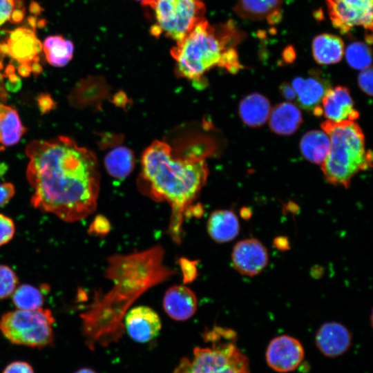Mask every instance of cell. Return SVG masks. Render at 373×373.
<instances>
[{"label":"cell","mask_w":373,"mask_h":373,"mask_svg":"<svg viewBox=\"0 0 373 373\" xmlns=\"http://www.w3.org/2000/svg\"><path fill=\"white\" fill-rule=\"evenodd\" d=\"M28 181L33 189L31 204L67 222L93 213L99 192L95 154L72 138L58 136L34 140L26 149Z\"/></svg>","instance_id":"cell-1"},{"label":"cell","mask_w":373,"mask_h":373,"mask_svg":"<svg viewBox=\"0 0 373 373\" xmlns=\"http://www.w3.org/2000/svg\"><path fill=\"white\" fill-rule=\"evenodd\" d=\"M214 144L207 140L176 152L168 143L155 140L142 155L141 180L146 192L153 199L168 202L172 209L170 233L180 240L183 217L189 212H200L194 205L208 177L205 158L215 151ZM201 213V212H200Z\"/></svg>","instance_id":"cell-2"},{"label":"cell","mask_w":373,"mask_h":373,"mask_svg":"<svg viewBox=\"0 0 373 373\" xmlns=\"http://www.w3.org/2000/svg\"><path fill=\"white\" fill-rule=\"evenodd\" d=\"M245 34L232 21L211 25L204 18L171 49L176 75L198 84L215 67L236 73L243 68L236 50Z\"/></svg>","instance_id":"cell-3"},{"label":"cell","mask_w":373,"mask_h":373,"mask_svg":"<svg viewBox=\"0 0 373 373\" xmlns=\"http://www.w3.org/2000/svg\"><path fill=\"white\" fill-rule=\"evenodd\" d=\"M329 136V153L321 165L325 180L334 186L348 188L353 177L372 166V153L365 152V136L353 121L327 120L321 124Z\"/></svg>","instance_id":"cell-4"},{"label":"cell","mask_w":373,"mask_h":373,"mask_svg":"<svg viewBox=\"0 0 373 373\" xmlns=\"http://www.w3.org/2000/svg\"><path fill=\"white\" fill-rule=\"evenodd\" d=\"M202 336L209 345L196 346L191 356L180 360L173 373H250L249 360L238 347L234 331L215 326Z\"/></svg>","instance_id":"cell-5"},{"label":"cell","mask_w":373,"mask_h":373,"mask_svg":"<svg viewBox=\"0 0 373 373\" xmlns=\"http://www.w3.org/2000/svg\"><path fill=\"white\" fill-rule=\"evenodd\" d=\"M142 6L151 10L152 35H163L175 42L204 19L206 11L202 0H149Z\"/></svg>","instance_id":"cell-6"},{"label":"cell","mask_w":373,"mask_h":373,"mask_svg":"<svg viewBox=\"0 0 373 373\" xmlns=\"http://www.w3.org/2000/svg\"><path fill=\"white\" fill-rule=\"evenodd\" d=\"M54 316L48 309H17L1 316L0 332L12 344L44 348L54 343Z\"/></svg>","instance_id":"cell-7"},{"label":"cell","mask_w":373,"mask_h":373,"mask_svg":"<svg viewBox=\"0 0 373 373\" xmlns=\"http://www.w3.org/2000/svg\"><path fill=\"white\" fill-rule=\"evenodd\" d=\"M42 44L35 32L28 28H17L8 34L4 43L0 44V52L8 55L19 63V73L23 77L30 73L41 70L39 64V55Z\"/></svg>","instance_id":"cell-8"},{"label":"cell","mask_w":373,"mask_h":373,"mask_svg":"<svg viewBox=\"0 0 373 373\" xmlns=\"http://www.w3.org/2000/svg\"><path fill=\"white\" fill-rule=\"evenodd\" d=\"M333 26L342 34L356 26L372 33L373 0H325Z\"/></svg>","instance_id":"cell-9"},{"label":"cell","mask_w":373,"mask_h":373,"mask_svg":"<svg viewBox=\"0 0 373 373\" xmlns=\"http://www.w3.org/2000/svg\"><path fill=\"white\" fill-rule=\"evenodd\" d=\"M304 349L296 338L281 335L273 338L266 351V361L274 370L286 373L295 370L304 358Z\"/></svg>","instance_id":"cell-10"},{"label":"cell","mask_w":373,"mask_h":373,"mask_svg":"<svg viewBox=\"0 0 373 373\" xmlns=\"http://www.w3.org/2000/svg\"><path fill=\"white\" fill-rule=\"evenodd\" d=\"M231 260L234 269L240 274L253 277L267 266L269 255L267 248L258 239L247 238L233 247Z\"/></svg>","instance_id":"cell-11"},{"label":"cell","mask_w":373,"mask_h":373,"mask_svg":"<svg viewBox=\"0 0 373 373\" xmlns=\"http://www.w3.org/2000/svg\"><path fill=\"white\" fill-rule=\"evenodd\" d=\"M124 327L133 341L148 343L159 334L162 324L158 314L153 309L137 306L125 315Z\"/></svg>","instance_id":"cell-12"},{"label":"cell","mask_w":373,"mask_h":373,"mask_svg":"<svg viewBox=\"0 0 373 373\" xmlns=\"http://www.w3.org/2000/svg\"><path fill=\"white\" fill-rule=\"evenodd\" d=\"M321 104L322 115L327 120L354 122L359 117V112L354 108V102L347 87L337 86L330 88L323 97Z\"/></svg>","instance_id":"cell-13"},{"label":"cell","mask_w":373,"mask_h":373,"mask_svg":"<svg viewBox=\"0 0 373 373\" xmlns=\"http://www.w3.org/2000/svg\"><path fill=\"white\" fill-rule=\"evenodd\" d=\"M291 85L296 93V100L300 107L312 111L321 106L323 97L331 88L329 80L318 71H313L306 77H295Z\"/></svg>","instance_id":"cell-14"},{"label":"cell","mask_w":373,"mask_h":373,"mask_svg":"<svg viewBox=\"0 0 373 373\" xmlns=\"http://www.w3.org/2000/svg\"><path fill=\"white\" fill-rule=\"evenodd\" d=\"M315 341L322 354L328 357H336L349 350L352 344V335L341 323L326 322L317 331Z\"/></svg>","instance_id":"cell-15"},{"label":"cell","mask_w":373,"mask_h":373,"mask_svg":"<svg viewBox=\"0 0 373 373\" xmlns=\"http://www.w3.org/2000/svg\"><path fill=\"white\" fill-rule=\"evenodd\" d=\"M163 307L172 319L183 321L195 314L198 300L194 292L189 287L181 285H173L164 294Z\"/></svg>","instance_id":"cell-16"},{"label":"cell","mask_w":373,"mask_h":373,"mask_svg":"<svg viewBox=\"0 0 373 373\" xmlns=\"http://www.w3.org/2000/svg\"><path fill=\"white\" fill-rule=\"evenodd\" d=\"M283 0H236L234 12L245 19L267 20L269 24L278 23L282 17Z\"/></svg>","instance_id":"cell-17"},{"label":"cell","mask_w":373,"mask_h":373,"mask_svg":"<svg viewBox=\"0 0 373 373\" xmlns=\"http://www.w3.org/2000/svg\"><path fill=\"white\" fill-rule=\"evenodd\" d=\"M207 227L210 237L219 243L231 241L240 231V224L236 215L227 209L213 211L208 218Z\"/></svg>","instance_id":"cell-18"},{"label":"cell","mask_w":373,"mask_h":373,"mask_svg":"<svg viewBox=\"0 0 373 373\" xmlns=\"http://www.w3.org/2000/svg\"><path fill=\"white\" fill-rule=\"evenodd\" d=\"M271 130L279 135H289L295 133L303 122L300 110L290 102L276 105L269 114Z\"/></svg>","instance_id":"cell-19"},{"label":"cell","mask_w":373,"mask_h":373,"mask_svg":"<svg viewBox=\"0 0 373 373\" xmlns=\"http://www.w3.org/2000/svg\"><path fill=\"white\" fill-rule=\"evenodd\" d=\"M238 112L242 121L248 126L260 127L268 119L271 112L269 99L254 93L245 96L240 102Z\"/></svg>","instance_id":"cell-20"},{"label":"cell","mask_w":373,"mask_h":373,"mask_svg":"<svg viewBox=\"0 0 373 373\" xmlns=\"http://www.w3.org/2000/svg\"><path fill=\"white\" fill-rule=\"evenodd\" d=\"M312 55L314 60L321 65L339 62L344 55L345 45L338 36L323 33L312 40Z\"/></svg>","instance_id":"cell-21"},{"label":"cell","mask_w":373,"mask_h":373,"mask_svg":"<svg viewBox=\"0 0 373 373\" xmlns=\"http://www.w3.org/2000/svg\"><path fill=\"white\" fill-rule=\"evenodd\" d=\"M300 147L306 160L321 165L329 153L330 140L324 131H310L302 137Z\"/></svg>","instance_id":"cell-22"},{"label":"cell","mask_w":373,"mask_h":373,"mask_svg":"<svg viewBox=\"0 0 373 373\" xmlns=\"http://www.w3.org/2000/svg\"><path fill=\"white\" fill-rule=\"evenodd\" d=\"M135 161L134 154L130 149L119 146L107 153L104 157V166L111 176L122 180L132 172Z\"/></svg>","instance_id":"cell-23"},{"label":"cell","mask_w":373,"mask_h":373,"mask_svg":"<svg viewBox=\"0 0 373 373\" xmlns=\"http://www.w3.org/2000/svg\"><path fill=\"white\" fill-rule=\"evenodd\" d=\"M25 131L17 111L0 104V143L5 146L16 144Z\"/></svg>","instance_id":"cell-24"},{"label":"cell","mask_w":373,"mask_h":373,"mask_svg":"<svg viewBox=\"0 0 373 373\" xmlns=\"http://www.w3.org/2000/svg\"><path fill=\"white\" fill-rule=\"evenodd\" d=\"M42 50L47 61L56 67L65 66L72 59L74 52L73 42L61 35L47 37L43 42Z\"/></svg>","instance_id":"cell-25"},{"label":"cell","mask_w":373,"mask_h":373,"mask_svg":"<svg viewBox=\"0 0 373 373\" xmlns=\"http://www.w3.org/2000/svg\"><path fill=\"white\" fill-rule=\"evenodd\" d=\"M12 295V302L18 309L35 310L41 308L44 296L37 287L23 284L16 288Z\"/></svg>","instance_id":"cell-26"},{"label":"cell","mask_w":373,"mask_h":373,"mask_svg":"<svg viewBox=\"0 0 373 373\" xmlns=\"http://www.w3.org/2000/svg\"><path fill=\"white\" fill-rule=\"evenodd\" d=\"M348 64L356 70H365L372 67L371 49L369 44L362 41L350 44L345 50Z\"/></svg>","instance_id":"cell-27"},{"label":"cell","mask_w":373,"mask_h":373,"mask_svg":"<svg viewBox=\"0 0 373 373\" xmlns=\"http://www.w3.org/2000/svg\"><path fill=\"white\" fill-rule=\"evenodd\" d=\"M23 0H0V28L7 22H19L23 18Z\"/></svg>","instance_id":"cell-28"},{"label":"cell","mask_w":373,"mask_h":373,"mask_svg":"<svg viewBox=\"0 0 373 373\" xmlns=\"http://www.w3.org/2000/svg\"><path fill=\"white\" fill-rule=\"evenodd\" d=\"M19 280L15 272L6 265H0V300L10 296L17 287Z\"/></svg>","instance_id":"cell-29"},{"label":"cell","mask_w":373,"mask_h":373,"mask_svg":"<svg viewBox=\"0 0 373 373\" xmlns=\"http://www.w3.org/2000/svg\"><path fill=\"white\" fill-rule=\"evenodd\" d=\"M15 225L8 216L0 213V247L8 243L14 237Z\"/></svg>","instance_id":"cell-30"},{"label":"cell","mask_w":373,"mask_h":373,"mask_svg":"<svg viewBox=\"0 0 373 373\" xmlns=\"http://www.w3.org/2000/svg\"><path fill=\"white\" fill-rule=\"evenodd\" d=\"M358 84L365 94L372 95V69L370 67L363 70L358 76Z\"/></svg>","instance_id":"cell-31"},{"label":"cell","mask_w":373,"mask_h":373,"mask_svg":"<svg viewBox=\"0 0 373 373\" xmlns=\"http://www.w3.org/2000/svg\"><path fill=\"white\" fill-rule=\"evenodd\" d=\"M2 373H35L32 366L27 361H15L8 363Z\"/></svg>","instance_id":"cell-32"},{"label":"cell","mask_w":373,"mask_h":373,"mask_svg":"<svg viewBox=\"0 0 373 373\" xmlns=\"http://www.w3.org/2000/svg\"><path fill=\"white\" fill-rule=\"evenodd\" d=\"M15 187L11 183L0 184V207L6 205L15 195Z\"/></svg>","instance_id":"cell-33"},{"label":"cell","mask_w":373,"mask_h":373,"mask_svg":"<svg viewBox=\"0 0 373 373\" xmlns=\"http://www.w3.org/2000/svg\"><path fill=\"white\" fill-rule=\"evenodd\" d=\"M108 224L106 219L103 216H97L91 223L89 231L91 233L103 234L108 231Z\"/></svg>","instance_id":"cell-34"},{"label":"cell","mask_w":373,"mask_h":373,"mask_svg":"<svg viewBox=\"0 0 373 373\" xmlns=\"http://www.w3.org/2000/svg\"><path fill=\"white\" fill-rule=\"evenodd\" d=\"M279 91L281 95L287 100L296 99V93L292 86L287 83L283 82L279 87Z\"/></svg>","instance_id":"cell-35"},{"label":"cell","mask_w":373,"mask_h":373,"mask_svg":"<svg viewBox=\"0 0 373 373\" xmlns=\"http://www.w3.org/2000/svg\"><path fill=\"white\" fill-rule=\"evenodd\" d=\"M274 246L280 250H285L289 249V242L285 237H278L274 241Z\"/></svg>","instance_id":"cell-36"},{"label":"cell","mask_w":373,"mask_h":373,"mask_svg":"<svg viewBox=\"0 0 373 373\" xmlns=\"http://www.w3.org/2000/svg\"><path fill=\"white\" fill-rule=\"evenodd\" d=\"M39 102H44V104H39L41 109L44 111L48 110L52 107V102L50 98H48L47 96H42L39 99Z\"/></svg>","instance_id":"cell-37"},{"label":"cell","mask_w":373,"mask_h":373,"mask_svg":"<svg viewBox=\"0 0 373 373\" xmlns=\"http://www.w3.org/2000/svg\"><path fill=\"white\" fill-rule=\"evenodd\" d=\"M251 212L249 209L245 207L241 209V216L245 219H248L251 217Z\"/></svg>","instance_id":"cell-38"},{"label":"cell","mask_w":373,"mask_h":373,"mask_svg":"<svg viewBox=\"0 0 373 373\" xmlns=\"http://www.w3.org/2000/svg\"><path fill=\"white\" fill-rule=\"evenodd\" d=\"M73 373H97V372L95 370H93V369H91V368L82 367V368H80V369L77 370V371H75Z\"/></svg>","instance_id":"cell-39"},{"label":"cell","mask_w":373,"mask_h":373,"mask_svg":"<svg viewBox=\"0 0 373 373\" xmlns=\"http://www.w3.org/2000/svg\"><path fill=\"white\" fill-rule=\"evenodd\" d=\"M136 1H140L141 3V4L143 5L149 0H136Z\"/></svg>","instance_id":"cell-40"},{"label":"cell","mask_w":373,"mask_h":373,"mask_svg":"<svg viewBox=\"0 0 373 373\" xmlns=\"http://www.w3.org/2000/svg\"><path fill=\"white\" fill-rule=\"evenodd\" d=\"M2 149V148H0V149Z\"/></svg>","instance_id":"cell-41"}]
</instances>
